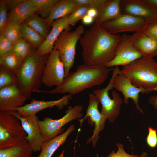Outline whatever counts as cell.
I'll use <instances>...</instances> for the list:
<instances>
[{"label": "cell", "mask_w": 157, "mask_h": 157, "mask_svg": "<svg viewBox=\"0 0 157 157\" xmlns=\"http://www.w3.org/2000/svg\"><path fill=\"white\" fill-rule=\"evenodd\" d=\"M120 36L110 33L101 25L94 24L85 31L79 40L83 64L105 66L115 56Z\"/></svg>", "instance_id": "obj_1"}, {"label": "cell", "mask_w": 157, "mask_h": 157, "mask_svg": "<svg viewBox=\"0 0 157 157\" xmlns=\"http://www.w3.org/2000/svg\"><path fill=\"white\" fill-rule=\"evenodd\" d=\"M114 68L104 65L81 64L74 72L70 73L60 85L50 90H40L38 92L49 94L68 93L76 95L86 89L102 84Z\"/></svg>", "instance_id": "obj_2"}, {"label": "cell", "mask_w": 157, "mask_h": 157, "mask_svg": "<svg viewBox=\"0 0 157 157\" xmlns=\"http://www.w3.org/2000/svg\"><path fill=\"white\" fill-rule=\"evenodd\" d=\"M34 51L24 61L16 75L17 86L28 99L33 92H38L42 84L43 69L49 54L39 56Z\"/></svg>", "instance_id": "obj_3"}, {"label": "cell", "mask_w": 157, "mask_h": 157, "mask_svg": "<svg viewBox=\"0 0 157 157\" xmlns=\"http://www.w3.org/2000/svg\"><path fill=\"white\" fill-rule=\"evenodd\" d=\"M119 74L137 87L157 91V62L153 58L143 56L123 66Z\"/></svg>", "instance_id": "obj_4"}, {"label": "cell", "mask_w": 157, "mask_h": 157, "mask_svg": "<svg viewBox=\"0 0 157 157\" xmlns=\"http://www.w3.org/2000/svg\"><path fill=\"white\" fill-rule=\"evenodd\" d=\"M70 28L63 31L55 41L53 49L58 51L59 58L63 64L65 77L69 74L74 62L76 46L83 34V26L79 25L73 31Z\"/></svg>", "instance_id": "obj_5"}, {"label": "cell", "mask_w": 157, "mask_h": 157, "mask_svg": "<svg viewBox=\"0 0 157 157\" xmlns=\"http://www.w3.org/2000/svg\"><path fill=\"white\" fill-rule=\"evenodd\" d=\"M26 135L18 118L10 112L0 111V149L14 145Z\"/></svg>", "instance_id": "obj_6"}, {"label": "cell", "mask_w": 157, "mask_h": 157, "mask_svg": "<svg viewBox=\"0 0 157 157\" xmlns=\"http://www.w3.org/2000/svg\"><path fill=\"white\" fill-rule=\"evenodd\" d=\"M120 70L118 66L115 67L111 77L107 86L101 89L95 90L93 92V94L98 98L101 104V113L106 117L111 123H113L119 115L121 105L124 102L122 98L115 90H113L111 92L112 99L109 94V91L113 88V84L114 78L119 74Z\"/></svg>", "instance_id": "obj_7"}, {"label": "cell", "mask_w": 157, "mask_h": 157, "mask_svg": "<svg viewBox=\"0 0 157 157\" xmlns=\"http://www.w3.org/2000/svg\"><path fill=\"white\" fill-rule=\"evenodd\" d=\"M83 108L80 105H76L73 107L70 106L66 111L65 115L59 119H53L47 117L42 120H39V124L45 141L63 133L65 129L63 127L66 124L81 118L83 116L81 113Z\"/></svg>", "instance_id": "obj_8"}, {"label": "cell", "mask_w": 157, "mask_h": 157, "mask_svg": "<svg viewBox=\"0 0 157 157\" xmlns=\"http://www.w3.org/2000/svg\"><path fill=\"white\" fill-rule=\"evenodd\" d=\"M149 22L141 18L122 14L116 18L106 22L101 25L110 33L117 34L124 32L143 31Z\"/></svg>", "instance_id": "obj_9"}, {"label": "cell", "mask_w": 157, "mask_h": 157, "mask_svg": "<svg viewBox=\"0 0 157 157\" xmlns=\"http://www.w3.org/2000/svg\"><path fill=\"white\" fill-rule=\"evenodd\" d=\"M20 120L26 134L25 139L33 152L40 151L46 141L42 135L39 123V118L36 114L21 116L17 111H10Z\"/></svg>", "instance_id": "obj_10"}, {"label": "cell", "mask_w": 157, "mask_h": 157, "mask_svg": "<svg viewBox=\"0 0 157 157\" xmlns=\"http://www.w3.org/2000/svg\"><path fill=\"white\" fill-rule=\"evenodd\" d=\"M65 77L64 67L60 60L58 51L53 49L49 54L44 67L42 83L51 87L60 85Z\"/></svg>", "instance_id": "obj_11"}, {"label": "cell", "mask_w": 157, "mask_h": 157, "mask_svg": "<svg viewBox=\"0 0 157 157\" xmlns=\"http://www.w3.org/2000/svg\"><path fill=\"white\" fill-rule=\"evenodd\" d=\"M120 36V39L116 49L115 56L105 65L107 67L126 66L142 57L133 45L130 35L124 33Z\"/></svg>", "instance_id": "obj_12"}, {"label": "cell", "mask_w": 157, "mask_h": 157, "mask_svg": "<svg viewBox=\"0 0 157 157\" xmlns=\"http://www.w3.org/2000/svg\"><path fill=\"white\" fill-rule=\"evenodd\" d=\"M89 99L86 115L83 119L78 120L80 122L81 126L84 120L88 117V123L92 125L94 124L93 135L87 140L86 143L88 144L92 142L93 146L95 147L99 138V134L104 129L105 122L107 118L99 111L98 105L100 102L98 98L94 94H89Z\"/></svg>", "instance_id": "obj_13"}, {"label": "cell", "mask_w": 157, "mask_h": 157, "mask_svg": "<svg viewBox=\"0 0 157 157\" xmlns=\"http://www.w3.org/2000/svg\"><path fill=\"white\" fill-rule=\"evenodd\" d=\"M122 14L138 17L150 22L157 18V8L143 0H121Z\"/></svg>", "instance_id": "obj_14"}, {"label": "cell", "mask_w": 157, "mask_h": 157, "mask_svg": "<svg viewBox=\"0 0 157 157\" xmlns=\"http://www.w3.org/2000/svg\"><path fill=\"white\" fill-rule=\"evenodd\" d=\"M113 87V88L122 93L124 97L123 100L125 104H128L129 99H131L136 108L142 113H143V111L138 103L140 93L147 94L153 91L150 89L135 86L126 77L119 74L114 78Z\"/></svg>", "instance_id": "obj_15"}, {"label": "cell", "mask_w": 157, "mask_h": 157, "mask_svg": "<svg viewBox=\"0 0 157 157\" xmlns=\"http://www.w3.org/2000/svg\"><path fill=\"white\" fill-rule=\"evenodd\" d=\"M27 99L17 85L0 88V111H16Z\"/></svg>", "instance_id": "obj_16"}, {"label": "cell", "mask_w": 157, "mask_h": 157, "mask_svg": "<svg viewBox=\"0 0 157 157\" xmlns=\"http://www.w3.org/2000/svg\"><path fill=\"white\" fill-rule=\"evenodd\" d=\"M68 16L53 21L51 29L42 43L35 51L36 54L43 56L49 54L53 51L54 44L60 33L64 30L71 28L68 22Z\"/></svg>", "instance_id": "obj_17"}, {"label": "cell", "mask_w": 157, "mask_h": 157, "mask_svg": "<svg viewBox=\"0 0 157 157\" xmlns=\"http://www.w3.org/2000/svg\"><path fill=\"white\" fill-rule=\"evenodd\" d=\"M72 96L70 94L65 95L58 100L50 101L38 100L33 98L30 103L18 108L16 111L19 115L24 116L36 114L42 110L54 106L61 110L69 104Z\"/></svg>", "instance_id": "obj_18"}, {"label": "cell", "mask_w": 157, "mask_h": 157, "mask_svg": "<svg viewBox=\"0 0 157 157\" xmlns=\"http://www.w3.org/2000/svg\"><path fill=\"white\" fill-rule=\"evenodd\" d=\"M132 44L142 57L151 58L157 55V41L147 35L143 31L130 35Z\"/></svg>", "instance_id": "obj_19"}, {"label": "cell", "mask_w": 157, "mask_h": 157, "mask_svg": "<svg viewBox=\"0 0 157 157\" xmlns=\"http://www.w3.org/2000/svg\"><path fill=\"white\" fill-rule=\"evenodd\" d=\"M81 6L76 0H59L53 7L47 17L44 20L49 29L53 21L69 16Z\"/></svg>", "instance_id": "obj_20"}, {"label": "cell", "mask_w": 157, "mask_h": 157, "mask_svg": "<svg viewBox=\"0 0 157 157\" xmlns=\"http://www.w3.org/2000/svg\"><path fill=\"white\" fill-rule=\"evenodd\" d=\"M37 10V8L31 0H22L18 4L10 10L7 23L20 25L28 17L36 13Z\"/></svg>", "instance_id": "obj_21"}, {"label": "cell", "mask_w": 157, "mask_h": 157, "mask_svg": "<svg viewBox=\"0 0 157 157\" xmlns=\"http://www.w3.org/2000/svg\"><path fill=\"white\" fill-rule=\"evenodd\" d=\"M121 0H106L98 9V13L94 19V24L102 23L115 19L122 14Z\"/></svg>", "instance_id": "obj_22"}, {"label": "cell", "mask_w": 157, "mask_h": 157, "mask_svg": "<svg viewBox=\"0 0 157 157\" xmlns=\"http://www.w3.org/2000/svg\"><path fill=\"white\" fill-rule=\"evenodd\" d=\"M75 129L72 124L64 132L45 141L42 144L40 152L37 157H51L56 150L63 145L70 134Z\"/></svg>", "instance_id": "obj_23"}, {"label": "cell", "mask_w": 157, "mask_h": 157, "mask_svg": "<svg viewBox=\"0 0 157 157\" xmlns=\"http://www.w3.org/2000/svg\"><path fill=\"white\" fill-rule=\"evenodd\" d=\"M33 152L25 139L12 147L0 149V157H32Z\"/></svg>", "instance_id": "obj_24"}, {"label": "cell", "mask_w": 157, "mask_h": 157, "mask_svg": "<svg viewBox=\"0 0 157 157\" xmlns=\"http://www.w3.org/2000/svg\"><path fill=\"white\" fill-rule=\"evenodd\" d=\"M24 61L12 51L0 57V66L4 67L16 75Z\"/></svg>", "instance_id": "obj_25"}, {"label": "cell", "mask_w": 157, "mask_h": 157, "mask_svg": "<svg viewBox=\"0 0 157 157\" xmlns=\"http://www.w3.org/2000/svg\"><path fill=\"white\" fill-rule=\"evenodd\" d=\"M20 26L22 38L32 47L38 48L44 40L45 38L42 36L24 22Z\"/></svg>", "instance_id": "obj_26"}, {"label": "cell", "mask_w": 157, "mask_h": 157, "mask_svg": "<svg viewBox=\"0 0 157 157\" xmlns=\"http://www.w3.org/2000/svg\"><path fill=\"white\" fill-rule=\"evenodd\" d=\"M23 22L45 38L49 33V29L44 20L42 19L36 13L30 15Z\"/></svg>", "instance_id": "obj_27"}, {"label": "cell", "mask_w": 157, "mask_h": 157, "mask_svg": "<svg viewBox=\"0 0 157 157\" xmlns=\"http://www.w3.org/2000/svg\"><path fill=\"white\" fill-rule=\"evenodd\" d=\"M0 35L10 41L14 44L22 38L20 25L7 23Z\"/></svg>", "instance_id": "obj_28"}, {"label": "cell", "mask_w": 157, "mask_h": 157, "mask_svg": "<svg viewBox=\"0 0 157 157\" xmlns=\"http://www.w3.org/2000/svg\"><path fill=\"white\" fill-rule=\"evenodd\" d=\"M31 0L38 9L36 13L46 18L54 5L59 0Z\"/></svg>", "instance_id": "obj_29"}, {"label": "cell", "mask_w": 157, "mask_h": 157, "mask_svg": "<svg viewBox=\"0 0 157 157\" xmlns=\"http://www.w3.org/2000/svg\"><path fill=\"white\" fill-rule=\"evenodd\" d=\"M32 46L26 41L21 38L14 44L13 51L24 60L34 51Z\"/></svg>", "instance_id": "obj_30"}, {"label": "cell", "mask_w": 157, "mask_h": 157, "mask_svg": "<svg viewBox=\"0 0 157 157\" xmlns=\"http://www.w3.org/2000/svg\"><path fill=\"white\" fill-rule=\"evenodd\" d=\"M18 80L16 75L12 72L0 66V88L17 85Z\"/></svg>", "instance_id": "obj_31"}, {"label": "cell", "mask_w": 157, "mask_h": 157, "mask_svg": "<svg viewBox=\"0 0 157 157\" xmlns=\"http://www.w3.org/2000/svg\"><path fill=\"white\" fill-rule=\"evenodd\" d=\"M90 8L85 6H81L78 8L68 17V22L70 26H74L80 20L87 15V11Z\"/></svg>", "instance_id": "obj_32"}, {"label": "cell", "mask_w": 157, "mask_h": 157, "mask_svg": "<svg viewBox=\"0 0 157 157\" xmlns=\"http://www.w3.org/2000/svg\"><path fill=\"white\" fill-rule=\"evenodd\" d=\"M8 8L5 0H1L0 3V33L2 32L7 22Z\"/></svg>", "instance_id": "obj_33"}, {"label": "cell", "mask_w": 157, "mask_h": 157, "mask_svg": "<svg viewBox=\"0 0 157 157\" xmlns=\"http://www.w3.org/2000/svg\"><path fill=\"white\" fill-rule=\"evenodd\" d=\"M143 31L149 37L157 41V18L149 22Z\"/></svg>", "instance_id": "obj_34"}, {"label": "cell", "mask_w": 157, "mask_h": 157, "mask_svg": "<svg viewBox=\"0 0 157 157\" xmlns=\"http://www.w3.org/2000/svg\"><path fill=\"white\" fill-rule=\"evenodd\" d=\"M14 44L2 35L0 36V57L12 51Z\"/></svg>", "instance_id": "obj_35"}, {"label": "cell", "mask_w": 157, "mask_h": 157, "mask_svg": "<svg viewBox=\"0 0 157 157\" xmlns=\"http://www.w3.org/2000/svg\"><path fill=\"white\" fill-rule=\"evenodd\" d=\"M148 131L146 138V143L151 148H154L157 146V129H154L149 127Z\"/></svg>", "instance_id": "obj_36"}, {"label": "cell", "mask_w": 157, "mask_h": 157, "mask_svg": "<svg viewBox=\"0 0 157 157\" xmlns=\"http://www.w3.org/2000/svg\"><path fill=\"white\" fill-rule=\"evenodd\" d=\"M116 145L118 147L117 152H115L112 151L107 157H140L138 155H130L126 152L124 149L123 145L121 144L118 143Z\"/></svg>", "instance_id": "obj_37"}, {"label": "cell", "mask_w": 157, "mask_h": 157, "mask_svg": "<svg viewBox=\"0 0 157 157\" xmlns=\"http://www.w3.org/2000/svg\"><path fill=\"white\" fill-rule=\"evenodd\" d=\"M80 5L98 9L104 3L106 0H76Z\"/></svg>", "instance_id": "obj_38"}, {"label": "cell", "mask_w": 157, "mask_h": 157, "mask_svg": "<svg viewBox=\"0 0 157 157\" xmlns=\"http://www.w3.org/2000/svg\"><path fill=\"white\" fill-rule=\"evenodd\" d=\"M82 20L83 24L88 25L94 22V18L86 15L82 19Z\"/></svg>", "instance_id": "obj_39"}, {"label": "cell", "mask_w": 157, "mask_h": 157, "mask_svg": "<svg viewBox=\"0 0 157 157\" xmlns=\"http://www.w3.org/2000/svg\"><path fill=\"white\" fill-rule=\"evenodd\" d=\"M149 102L157 110V95H154L151 96L149 98Z\"/></svg>", "instance_id": "obj_40"}, {"label": "cell", "mask_w": 157, "mask_h": 157, "mask_svg": "<svg viewBox=\"0 0 157 157\" xmlns=\"http://www.w3.org/2000/svg\"><path fill=\"white\" fill-rule=\"evenodd\" d=\"M98 13V10L95 8H90L88 10L87 15L90 16L95 18Z\"/></svg>", "instance_id": "obj_41"}, {"label": "cell", "mask_w": 157, "mask_h": 157, "mask_svg": "<svg viewBox=\"0 0 157 157\" xmlns=\"http://www.w3.org/2000/svg\"><path fill=\"white\" fill-rule=\"evenodd\" d=\"M146 3L157 8V0H143Z\"/></svg>", "instance_id": "obj_42"}, {"label": "cell", "mask_w": 157, "mask_h": 157, "mask_svg": "<svg viewBox=\"0 0 157 157\" xmlns=\"http://www.w3.org/2000/svg\"><path fill=\"white\" fill-rule=\"evenodd\" d=\"M147 154L145 152L143 151L141 154L140 157H147Z\"/></svg>", "instance_id": "obj_43"}, {"label": "cell", "mask_w": 157, "mask_h": 157, "mask_svg": "<svg viewBox=\"0 0 157 157\" xmlns=\"http://www.w3.org/2000/svg\"><path fill=\"white\" fill-rule=\"evenodd\" d=\"M65 151H62L58 157H64V154Z\"/></svg>", "instance_id": "obj_44"}, {"label": "cell", "mask_w": 157, "mask_h": 157, "mask_svg": "<svg viewBox=\"0 0 157 157\" xmlns=\"http://www.w3.org/2000/svg\"><path fill=\"white\" fill-rule=\"evenodd\" d=\"M156 56H157V55Z\"/></svg>", "instance_id": "obj_45"}]
</instances>
